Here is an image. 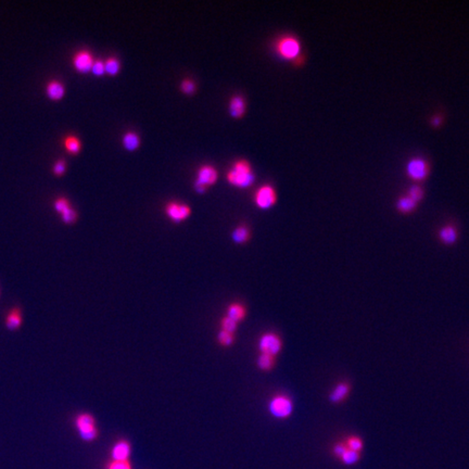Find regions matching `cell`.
<instances>
[{"instance_id": "cell-1", "label": "cell", "mask_w": 469, "mask_h": 469, "mask_svg": "<svg viewBox=\"0 0 469 469\" xmlns=\"http://www.w3.org/2000/svg\"><path fill=\"white\" fill-rule=\"evenodd\" d=\"M254 178L251 164L246 160L237 161L227 174V180L229 184L239 188H247L251 186L253 184Z\"/></svg>"}, {"instance_id": "cell-2", "label": "cell", "mask_w": 469, "mask_h": 469, "mask_svg": "<svg viewBox=\"0 0 469 469\" xmlns=\"http://www.w3.org/2000/svg\"><path fill=\"white\" fill-rule=\"evenodd\" d=\"M74 426L81 439L85 442H92L99 436L97 421L90 413L83 412L76 415Z\"/></svg>"}, {"instance_id": "cell-3", "label": "cell", "mask_w": 469, "mask_h": 469, "mask_svg": "<svg viewBox=\"0 0 469 469\" xmlns=\"http://www.w3.org/2000/svg\"><path fill=\"white\" fill-rule=\"evenodd\" d=\"M294 404L292 398L285 393H277L269 398L268 412L274 418L287 419L293 413Z\"/></svg>"}, {"instance_id": "cell-4", "label": "cell", "mask_w": 469, "mask_h": 469, "mask_svg": "<svg viewBox=\"0 0 469 469\" xmlns=\"http://www.w3.org/2000/svg\"><path fill=\"white\" fill-rule=\"evenodd\" d=\"M405 173L414 184L419 185L430 175V163L423 156H414L406 163Z\"/></svg>"}, {"instance_id": "cell-5", "label": "cell", "mask_w": 469, "mask_h": 469, "mask_svg": "<svg viewBox=\"0 0 469 469\" xmlns=\"http://www.w3.org/2000/svg\"><path fill=\"white\" fill-rule=\"evenodd\" d=\"M301 42L300 40L292 36V35H287V36L282 37L276 43V51L278 52L282 58L292 61L297 59L301 54Z\"/></svg>"}, {"instance_id": "cell-6", "label": "cell", "mask_w": 469, "mask_h": 469, "mask_svg": "<svg viewBox=\"0 0 469 469\" xmlns=\"http://www.w3.org/2000/svg\"><path fill=\"white\" fill-rule=\"evenodd\" d=\"M257 347L260 353L276 356L283 350V340L280 336L274 332H267L261 335Z\"/></svg>"}, {"instance_id": "cell-7", "label": "cell", "mask_w": 469, "mask_h": 469, "mask_svg": "<svg viewBox=\"0 0 469 469\" xmlns=\"http://www.w3.org/2000/svg\"><path fill=\"white\" fill-rule=\"evenodd\" d=\"M254 201L255 204L263 210L272 207L277 202V193L275 188L271 185L262 186L256 191Z\"/></svg>"}, {"instance_id": "cell-8", "label": "cell", "mask_w": 469, "mask_h": 469, "mask_svg": "<svg viewBox=\"0 0 469 469\" xmlns=\"http://www.w3.org/2000/svg\"><path fill=\"white\" fill-rule=\"evenodd\" d=\"M165 213L174 223H180L189 217L191 214V207L187 204L173 201L169 202L165 206Z\"/></svg>"}, {"instance_id": "cell-9", "label": "cell", "mask_w": 469, "mask_h": 469, "mask_svg": "<svg viewBox=\"0 0 469 469\" xmlns=\"http://www.w3.org/2000/svg\"><path fill=\"white\" fill-rule=\"evenodd\" d=\"M130 455H132V444L126 439H119L115 441L110 451L111 459L118 460V462L129 460Z\"/></svg>"}, {"instance_id": "cell-10", "label": "cell", "mask_w": 469, "mask_h": 469, "mask_svg": "<svg viewBox=\"0 0 469 469\" xmlns=\"http://www.w3.org/2000/svg\"><path fill=\"white\" fill-rule=\"evenodd\" d=\"M351 393V385L346 381H341L336 385L329 394V401L333 404H340L349 397Z\"/></svg>"}, {"instance_id": "cell-11", "label": "cell", "mask_w": 469, "mask_h": 469, "mask_svg": "<svg viewBox=\"0 0 469 469\" xmlns=\"http://www.w3.org/2000/svg\"><path fill=\"white\" fill-rule=\"evenodd\" d=\"M93 62H95V60L91 54L87 50L78 51L73 59V64L75 68L77 69V71L83 72V73L90 71Z\"/></svg>"}, {"instance_id": "cell-12", "label": "cell", "mask_w": 469, "mask_h": 469, "mask_svg": "<svg viewBox=\"0 0 469 469\" xmlns=\"http://www.w3.org/2000/svg\"><path fill=\"white\" fill-rule=\"evenodd\" d=\"M438 237L443 245L453 246L458 240V229L452 224L444 225L439 229Z\"/></svg>"}, {"instance_id": "cell-13", "label": "cell", "mask_w": 469, "mask_h": 469, "mask_svg": "<svg viewBox=\"0 0 469 469\" xmlns=\"http://www.w3.org/2000/svg\"><path fill=\"white\" fill-rule=\"evenodd\" d=\"M217 177H219V174H217V171L213 167H211V165H203V167L199 169L196 180L201 182L205 187H208L215 184Z\"/></svg>"}, {"instance_id": "cell-14", "label": "cell", "mask_w": 469, "mask_h": 469, "mask_svg": "<svg viewBox=\"0 0 469 469\" xmlns=\"http://www.w3.org/2000/svg\"><path fill=\"white\" fill-rule=\"evenodd\" d=\"M248 314V310L245 304L240 302H232L229 306L226 308V316L233 319L236 323H241L242 320H245Z\"/></svg>"}, {"instance_id": "cell-15", "label": "cell", "mask_w": 469, "mask_h": 469, "mask_svg": "<svg viewBox=\"0 0 469 469\" xmlns=\"http://www.w3.org/2000/svg\"><path fill=\"white\" fill-rule=\"evenodd\" d=\"M23 323V316H22V310L19 307L12 308L10 311L7 313L6 318H5V324L6 327L9 330H14L19 329Z\"/></svg>"}, {"instance_id": "cell-16", "label": "cell", "mask_w": 469, "mask_h": 469, "mask_svg": "<svg viewBox=\"0 0 469 469\" xmlns=\"http://www.w3.org/2000/svg\"><path fill=\"white\" fill-rule=\"evenodd\" d=\"M418 204L419 203L414 201L413 199L404 195L396 200L395 208L398 213H401L403 215H407V214H412L413 212H415L417 210V207H418Z\"/></svg>"}, {"instance_id": "cell-17", "label": "cell", "mask_w": 469, "mask_h": 469, "mask_svg": "<svg viewBox=\"0 0 469 469\" xmlns=\"http://www.w3.org/2000/svg\"><path fill=\"white\" fill-rule=\"evenodd\" d=\"M229 112L232 118L239 119L246 112V101L241 96H233L229 102Z\"/></svg>"}, {"instance_id": "cell-18", "label": "cell", "mask_w": 469, "mask_h": 469, "mask_svg": "<svg viewBox=\"0 0 469 469\" xmlns=\"http://www.w3.org/2000/svg\"><path fill=\"white\" fill-rule=\"evenodd\" d=\"M251 237V231L249 227H247L246 225H239L238 227L233 229L231 233V238L233 242H236L237 245H245Z\"/></svg>"}, {"instance_id": "cell-19", "label": "cell", "mask_w": 469, "mask_h": 469, "mask_svg": "<svg viewBox=\"0 0 469 469\" xmlns=\"http://www.w3.org/2000/svg\"><path fill=\"white\" fill-rule=\"evenodd\" d=\"M276 364V358L268 354L260 353L256 359V366L263 371H271Z\"/></svg>"}, {"instance_id": "cell-20", "label": "cell", "mask_w": 469, "mask_h": 469, "mask_svg": "<svg viewBox=\"0 0 469 469\" xmlns=\"http://www.w3.org/2000/svg\"><path fill=\"white\" fill-rule=\"evenodd\" d=\"M361 458H362V453H360V452H355V451L347 449L339 460H340V463L342 465L351 467V466H354L358 463H360Z\"/></svg>"}, {"instance_id": "cell-21", "label": "cell", "mask_w": 469, "mask_h": 469, "mask_svg": "<svg viewBox=\"0 0 469 469\" xmlns=\"http://www.w3.org/2000/svg\"><path fill=\"white\" fill-rule=\"evenodd\" d=\"M47 93L51 99H60L64 95V86L59 81H51L47 85Z\"/></svg>"}, {"instance_id": "cell-22", "label": "cell", "mask_w": 469, "mask_h": 469, "mask_svg": "<svg viewBox=\"0 0 469 469\" xmlns=\"http://www.w3.org/2000/svg\"><path fill=\"white\" fill-rule=\"evenodd\" d=\"M343 442L345 443L346 448L349 450L362 453V451L364 449V441L361 437L355 436V434H351V436H347L346 438H344Z\"/></svg>"}, {"instance_id": "cell-23", "label": "cell", "mask_w": 469, "mask_h": 469, "mask_svg": "<svg viewBox=\"0 0 469 469\" xmlns=\"http://www.w3.org/2000/svg\"><path fill=\"white\" fill-rule=\"evenodd\" d=\"M123 145L125 147V149L129 151H134L139 147V145H140V138L138 137L137 134L133 132H128L123 137Z\"/></svg>"}, {"instance_id": "cell-24", "label": "cell", "mask_w": 469, "mask_h": 469, "mask_svg": "<svg viewBox=\"0 0 469 469\" xmlns=\"http://www.w3.org/2000/svg\"><path fill=\"white\" fill-rule=\"evenodd\" d=\"M64 146L69 153L75 154V153L80 152L82 144H81L80 139H78L76 136L69 135V136H66L64 139Z\"/></svg>"}, {"instance_id": "cell-25", "label": "cell", "mask_w": 469, "mask_h": 469, "mask_svg": "<svg viewBox=\"0 0 469 469\" xmlns=\"http://www.w3.org/2000/svg\"><path fill=\"white\" fill-rule=\"evenodd\" d=\"M406 196L410 197L411 199H413L414 201H416L417 203H419L421 202L424 198H425V191L423 189V187L418 184H413L410 186V188L407 189V193H406Z\"/></svg>"}, {"instance_id": "cell-26", "label": "cell", "mask_w": 469, "mask_h": 469, "mask_svg": "<svg viewBox=\"0 0 469 469\" xmlns=\"http://www.w3.org/2000/svg\"><path fill=\"white\" fill-rule=\"evenodd\" d=\"M217 342H219L221 346L228 347L235 342V334L225 332V330H220L219 334H217Z\"/></svg>"}, {"instance_id": "cell-27", "label": "cell", "mask_w": 469, "mask_h": 469, "mask_svg": "<svg viewBox=\"0 0 469 469\" xmlns=\"http://www.w3.org/2000/svg\"><path fill=\"white\" fill-rule=\"evenodd\" d=\"M220 328H221L220 330H225V332L235 334V332H236L238 328V323H236V321L229 318L228 316L224 315L220 319Z\"/></svg>"}, {"instance_id": "cell-28", "label": "cell", "mask_w": 469, "mask_h": 469, "mask_svg": "<svg viewBox=\"0 0 469 469\" xmlns=\"http://www.w3.org/2000/svg\"><path fill=\"white\" fill-rule=\"evenodd\" d=\"M104 68H106V73L110 75H116L121 68L120 61L114 57H111L104 62Z\"/></svg>"}, {"instance_id": "cell-29", "label": "cell", "mask_w": 469, "mask_h": 469, "mask_svg": "<svg viewBox=\"0 0 469 469\" xmlns=\"http://www.w3.org/2000/svg\"><path fill=\"white\" fill-rule=\"evenodd\" d=\"M347 450L346 445H345V443L342 441H339V442H336L335 444L332 447V455L336 458V459H340V457L343 455L344 452Z\"/></svg>"}, {"instance_id": "cell-30", "label": "cell", "mask_w": 469, "mask_h": 469, "mask_svg": "<svg viewBox=\"0 0 469 469\" xmlns=\"http://www.w3.org/2000/svg\"><path fill=\"white\" fill-rule=\"evenodd\" d=\"M106 469H133L132 463L130 460H125V462H118V460H112L107 463Z\"/></svg>"}, {"instance_id": "cell-31", "label": "cell", "mask_w": 469, "mask_h": 469, "mask_svg": "<svg viewBox=\"0 0 469 469\" xmlns=\"http://www.w3.org/2000/svg\"><path fill=\"white\" fill-rule=\"evenodd\" d=\"M61 214H62L63 222L66 224H72L77 219V213L72 207H68L67 210H65L63 213H61Z\"/></svg>"}, {"instance_id": "cell-32", "label": "cell", "mask_w": 469, "mask_h": 469, "mask_svg": "<svg viewBox=\"0 0 469 469\" xmlns=\"http://www.w3.org/2000/svg\"><path fill=\"white\" fill-rule=\"evenodd\" d=\"M180 88L185 93L191 95V93H194L196 90V84L194 81H191V80H184L180 84Z\"/></svg>"}, {"instance_id": "cell-33", "label": "cell", "mask_w": 469, "mask_h": 469, "mask_svg": "<svg viewBox=\"0 0 469 469\" xmlns=\"http://www.w3.org/2000/svg\"><path fill=\"white\" fill-rule=\"evenodd\" d=\"M55 207L59 213H63L65 210H67L68 207H71V204H69V202L67 201V199L59 198L55 202Z\"/></svg>"}, {"instance_id": "cell-34", "label": "cell", "mask_w": 469, "mask_h": 469, "mask_svg": "<svg viewBox=\"0 0 469 469\" xmlns=\"http://www.w3.org/2000/svg\"><path fill=\"white\" fill-rule=\"evenodd\" d=\"M443 123H444V116L442 114H433L430 120H429V124L432 128H440Z\"/></svg>"}, {"instance_id": "cell-35", "label": "cell", "mask_w": 469, "mask_h": 469, "mask_svg": "<svg viewBox=\"0 0 469 469\" xmlns=\"http://www.w3.org/2000/svg\"><path fill=\"white\" fill-rule=\"evenodd\" d=\"M91 71L93 72V74L98 75V76H101V75H103L104 73H106V68H104V62H103V61H101V60L95 61L93 64H92V67H91Z\"/></svg>"}, {"instance_id": "cell-36", "label": "cell", "mask_w": 469, "mask_h": 469, "mask_svg": "<svg viewBox=\"0 0 469 469\" xmlns=\"http://www.w3.org/2000/svg\"><path fill=\"white\" fill-rule=\"evenodd\" d=\"M65 168H66V164L64 160H59L54 165V172L55 174H57V175H62L65 171Z\"/></svg>"}, {"instance_id": "cell-37", "label": "cell", "mask_w": 469, "mask_h": 469, "mask_svg": "<svg viewBox=\"0 0 469 469\" xmlns=\"http://www.w3.org/2000/svg\"><path fill=\"white\" fill-rule=\"evenodd\" d=\"M195 188H196V190L198 191L199 194H203V193H205V190H206L207 187H205L204 185L201 184V182H199V181L196 180L195 181Z\"/></svg>"}, {"instance_id": "cell-38", "label": "cell", "mask_w": 469, "mask_h": 469, "mask_svg": "<svg viewBox=\"0 0 469 469\" xmlns=\"http://www.w3.org/2000/svg\"><path fill=\"white\" fill-rule=\"evenodd\" d=\"M304 62H306V56H303V55H300L297 59H294V60L292 61V63H293L294 65H297V66L303 64Z\"/></svg>"}]
</instances>
